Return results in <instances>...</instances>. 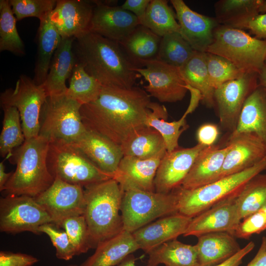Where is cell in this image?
Returning <instances> with one entry per match:
<instances>
[{
  "label": "cell",
  "mask_w": 266,
  "mask_h": 266,
  "mask_svg": "<svg viewBox=\"0 0 266 266\" xmlns=\"http://www.w3.org/2000/svg\"><path fill=\"white\" fill-rule=\"evenodd\" d=\"M219 134L217 125L205 123L197 130L196 137L199 144L208 147L215 144Z\"/></svg>",
  "instance_id": "48"
},
{
  "label": "cell",
  "mask_w": 266,
  "mask_h": 266,
  "mask_svg": "<svg viewBox=\"0 0 266 266\" xmlns=\"http://www.w3.org/2000/svg\"><path fill=\"white\" fill-rule=\"evenodd\" d=\"M93 1L95 5L90 32L119 42L140 25L138 19L121 6Z\"/></svg>",
  "instance_id": "16"
},
{
  "label": "cell",
  "mask_w": 266,
  "mask_h": 266,
  "mask_svg": "<svg viewBox=\"0 0 266 266\" xmlns=\"http://www.w3.org/2000/svg\"><path fill=\"white\" fill-rule=\"evenodd\" d=\"M161 40V37L140 24L119 43L134 66L142 67L146 62L157 59Z\"/></svg>",
  "instance_id": "30"
},
{
  "label": "cell",
  "mask_w": 266,
  "mask_h": 266,
  "mask_svg": "<svg viewBox=\"0 0 266 266\" xmlns=\"http://www.w3.org/2000/svg\"><path fill=\"white\" fill-rule=\"evenodd\" d=\"M244 29L248 30L257 38L266 40V12L251 19L245 24Z\"/></svg>",
  "instance_id": "49"
},
{
  "label": "cell",
  "mask_w": 266,
  "mask_h": 266,
  "mask_svg": "<svg viewBox=\"0 0 266 266\" xmlns=\"http://www.w3.org/2000/svg\"><path fill=\"white\" fill-rule=\"evenodd\" d=\"M60 228L66 233L77 255L85 253L92 248L87 224L83 215L66 219Z\"/></svg>",
  "instance_id": "43"
},
{
  "label": "cell",
  "mask_w": 266,
  "mask_h": 266,
  "mask_svg": "<svg viewBox=\"0 0 266 266\" xmlns=\"http://www.w3.org/2000/svg\"><path fill=\"white\" fill-rule=\"evenodd\" d=\"M206 52L224 57L243 73H259L265 64L266 40L242 30L219 25Z\"/></svg>",
  "instance_id": "6"
},
{
  "label": "cell",
  "mask_w": 266,
  "mask_h": 266,
  "mask_svg": "<svg viewBox=\"0 0 266 266\" xmlns=\"http://www.w3.org/2000/svg\"><path fill=\"white\" fill-rule=\"evenodd\" d=\"M48 97L43 84H37L26 75H21L14 88L0 94L1 105L16 107L20 114L26 139L38 135L42 107Z\"/></svg>",
  "instance_id": "10"
},
{
  "label": "cell",
  "mask_w": 266,
  "mask_h": 266,
  "mask_svg": "<svg viewBox=\"0 0 266 266\" xmlns=\"http://www.w3.org/2000/svg\"><path fill=\"white\" fill-rule=\"evenodd\" d=\"M201 98L197 94H192L189 105L182 117L177 121H166L168 112L164 105L155 102L150 103V109L146 122V125L156 130L162 136L167 152L179 147L178 140L182 133L186 130L189 126L186 118L193 112L198 106Z\"/></svg>",
  "instance_id": "25"
},
{
  "label": "cell",
  "mask_w": 266,
  "mask_h": 266,
  "mask_svg": "<svg viewBox=\"0 0 266 266\" xmlns=\"http://www.w3.org/2000/svg\"><path fill=\"white\" fill-rule=\"evenodd\" d=\"M150 96L139 87L102 86L95 100L82 105L80 113L86 128L120 145L146 125Z\"/></svg>",
  "instance_id": "1"
},
{
  "label": "cell",
  "mask_w": 266,
  "mask_h": 266,
  "mask_svg": "<svg viewBox=\"0 0 266 266\" xmlns=\"http://www.w3.org/2000/svg\"><path fill=\"white\" fill-rule=\"evenodd\" d=\"M187 85L198 90L202 103L208 108L215 107V89L212 86L207 69L205 52L196 51L183 66L179 67Z\"/></svg>",
  "instance_id": "35"
},
{
  "label": "cell",
  "mask_w": 266,
  "mask_h": 266,
  "mask_svg": "<svg viewBox=\"0 0 266 266\" xmlns=\"http://www.w3.org/2000/svg\"><path fill=\"white\" fill-rule=\"evenodd\" d=\"M180 28V34L196 51L206 52L220 25L215 17L199 13L182 0H171Z\"/></svg>",
  "instance_id": "17"
},
{
  "label": "cell",
  "mask_w": 266,
  "mask_h": 266,
  "mask_svg": "<svg viewBox=\"0 0 266 266\" xmlns=\"http://www.w3.org/2000/svg\"><path fill=\"white\" fill-rule=\"evenodd\" d=\"M242 133L255 134L266 146V88L264 86L258 85L248 97L237 127L230 135Z\"/></svg>",
  "instance_id": "29"
},
{
  "label": "cell",
  "mask_w": 266,
  "mask_h": 266,
  "mask_svg": "<svg viewBox=\"0 0 266 266\" xmlns=\"http://www.w3.org/2000/svg\"><path fill=\"white\" fill-rule=\"evenodd\" d=\"M83 215L92 248L124 230L121 206L124 191L111 178L84 188Z\"/></svg>",
  "instance_id": "4"
},
{
  "label": "cell",
  "mask_w": 266,
  "mask_h": 266,
  "mask_svg": "<svg viewBox=\"0 0 266 266\" xmlns=\"http://www.w3.org/2000/svg\"><path fill=\"white\" fill-rule=\"evenodd\" d=\"M94 1L58 0L49 17L62 38L76 37L89 31Z\"/></svg>",
  "instance_id": "19"
},
{
  "label": "cell",
  "mask_w": 266,
  "mask_h": 266,
  "mask_svg": "<svg viewBox=\"0 0 266 266\" xmlns=\"http://www.w3.org/2000/svg\"><path fill=\"white\" fill-rule=\"evenodd\" d=\"M206 146L198 143L190 148L166 152L157 169L154 180L155 192L170 193L181 186L199 153Z\"/></svg>",
  "instance_id": "15"
},
{
  "label": "cell",
  "mask_w": 266,
  "mask_h": 266,
  "mask_svg": "<svg viewBox=\"0 0 266 266\" xmlns=\"http://www.w3.org/2000/svg\"><path fill=\"white\" fill-rule=\"evenodd\" d=\"M265 64H266V59H265Z\"/></svg>",
  "instance_id": "59"
},
{
  "label": "cell",
  "mask_w": 266,
  "mask_h": 266,
  "mask_svg": "<svg viewBox=\"0 0 266 266\" xmlns=\"http://www.w3.org/2000/svg\"><path fill=\"white\" fill-rule=\"evenodd\" d=\"M195 245L199 266H214L228 260L241 248L235 237L228 232H215L200 235Z\"/></svg>",
  "instance_id": "28"
},
{
  "label": "cell",
  "mask_w": 266,
  "mask_h": 266,
  "mask_svg": "<svg viewBox=\"0 0 266 266\" xmlns=\"http://www.w3.org/2000/svg\"><path fill=\"white\" fill-rule=\"evenodd\" d=\"M263 0H220L214 4L215 18L221 25L242 30L260 14Z\"/></svg>",
  "instance_id": "34"
},
{
  "label": "cell",
  "mask_w": 266,
  "mask_h": 266,
  "mask_svg": "<svg viewBox=\"0 0 266 266\" xmlns=\"http://www.w3.org/2000/svg\"><path fill=\"white\" fill-rule=\"evenodd\" d=\"M140 249L132 233L123 230L100 242L93 254L80 266H115L128 256Z\"/></svg>",
  "instance_id": "27"
},
{
  "label": "cell",
  "mask_w": 266,
  "mask_h": 266,
  "mask_svg": "<svg viewBox=\"0 0 266 266\" xmlns=\"http://www.w3.org/2000/svg\"><path fill=\"white\" fill-rule=\"evenodd\" d=\"M195 52L180 33L172 32L161 37L157 59L179 68L188 62Z\"/></svg>",
  "instance_id": "40"
},
{
  "label": "cell",
  "mask_w": 266,
  "mask_h": 266,
  "mask_svg": "<svg viewBox=\"0 0 266 266\" xmlns=\"http://www.w3.org/2000/svg\"><path fill=\"white\" fill-rule=\"evenodd\" d=\"M56 0H10L9 3L17 20L27 17H36L41 21L54 9Z\"/></svg>",
  "instance_id": "44"
},
{
  "label": "cell",
  "mask_w": 266,
  "mask_h": 266,
  "mask_svg": "<svg viewBox=\"0 0 266 266\" xmlns=\"http://www.w3.org/2000/svg\"><path fill=\"white\" fill-rule=\"evenodd\" d=\"M176 14L166 0H150L140 24L156 35L163 37L172 32L180 33Z\"/></svg>",
  "instance_id": "36"
},
{
  "label": "cell",
  "mask_w": 266,
  "mask_h": 266,
  "mask_svg": "<svg viewBox=\"0 0 266 266\" xmlns=\"http://www.w3.org/2000/svg\"><path fill=\"white\" fill-rule=\"evenodd\" d=\"M147 254V266H199L195 245L185 244L177 239L164 243Z\"/></svg>",
  "instance_id": "33"
},
{
  "label": "cell",
  "mask_w": 266,
  "mask_h": 266,
  "mask_svg": "<svg viewBox=\"0 0 266 266\" xmlns=\"http://www.w3.org/2000/svg\"><path fill=\"white\" fill-rule=\"evenodd\" d=\"M49 145L48 140L38 135L15 149L11 156L16 169L3 190L6 195L35 198L52 184L55 178L47 163Z\"/></svg>",
  "instance_id": "3"
},
{
  "label": "cell",
  "mask_w": 266,
  "mask_h": 266,
  "mask_svg": "<svg viewBox=\"0 0 266 266\" xmlns=\"http://www.w3.org/2000/svg\"><path fill=\"white\" fill-rule=\"evenodd\" d=\"M13 172H6L5 166L2 162L0 163V191H3V188L12 174Z\"/></svg>",
  "instance_id": "53"
},
{
  "label": "cell",
  "mask_w": 266,
  "mask_h": 266,
  "mask_svg": "<svg viewBox=\"0 0 266 266\" xmlns=\"http://www.w3.org/2000/svg\"><path fill=\"white\" fill-rule=\"evenodd\" d=\"M62 38L49 16L40 21L37 32V52L33 80L37 84L45 82L53 55Z\"/></svg>",
  "instance_id": "31"
},
{
  "label": "cell",
  "mask_w": 266,
  "mask_h": 266,
  "mask_svg": "<svg viewBox=\"0 0 266 266\" xmlns=\"http://www.w3.org/2000/svg\"><path fill=\"white\" fill-rule=\"evenodd\" d=\"M124 156L148 159L167 152L165 141L156 130L145 126L131 134L121 145Z\"/></svg>",
  "instance_id": "32"
},
{
  "label": "cell",
  "mask_w": 266,
  "mask_h": 266,
  "mask_svg": "<svg viewBox=\"0 0 266 266\" xmlns=\"http://www.w3.org/2000/svg\"><path fill=\"white\" fill-rule=\"evenodd\" d=\"M266 230V215L263 209L242 219L233 235L235 238L249 239Z\"/></svg>",
  "instance_id": "46"
},
{
  "label": "cell",
  "mask_w": 266,
  "mask_h": 266,
  "mask_svg": "<svg viewBox=\"0 0 266 266\" xmlns=\"http://www.w3.org/2000/svg\"><path fill=\"white\" fill-rule=\"evenodd\" d=\"M34 198L50 216L53 224L59 228L66 219L84 213V188L59 178H55L47 189Z\"/></svg>",
  "instance_id": "14"
},
{
  "label": "cell",
  "mask_w": 266,
  "mask_h": 266,
  "mask_svg": "<svg viewBox=\"0 0 266 266\" xmlns=\"http://www.w3.org/2000/svg\"><path fill=\"white\" fill-rule=\"evenodd\" d=\"M246 266H266V236L262 237L257 254Z\"/></svg>",
  "instance_id": "52"
},
{
  "label": "cell",
  "mask_w": 266,
  "mask_h": 266,
  "mask_svg": "<svg viewBox=\"0 0 266 266\" xmlns=\"http://www.w3.org/2000/svg\"><path fill=\"white\" fill-rule=\"evenodd\" d=\"M258 84L266 88V64L258 73Z\"/></svg>",
  "instance_id": "54"
},
{
  "label": "cell",
  "mask_w": 266,
  "mask_h": 266,
  "mask_svg": "<svg viewBox=\"0 0 266 266\" xmlns=\"http://www.w3.org/2000/svg\"><path fill=\"white\" fill-rule=\"evenodd\" d=\"M70 78L69 87L65 94L69 98L82 105L95 100L100 95L103 86L78 63Z\"/></svg>",
  "instance_id": "38"
},
{
  "label": "cell",
  "mask_w": 266,
  "mask_h": 266,
  "mask_svg": "<svg viewBox=\"0 0 266 266\" xmlns=\"http://www.w3.org/2000/svg\"><path fill=\"white\" fill-rule=\"evenodd\" d=\"M47 166L54 178L84 188L111 178L70 143L49 142Z\"/></svg>",
  "instance_id": "8"
},
{
  "label": "cell",
  "mask_w": 266,
  "mask_h": 266,
  "mask_svg": "<svg viewBox=\"0 0 266 266\" xmlns=\"http://www.w3.org/2000/svg\"><path fill=\"white\" fill-rule=\"evenodd\" d=\"M75 37L62 38L52 59L43 85L48 97L65 95L67 89L66 82L71 77L77 64L73 51Z\"/></svg>",
  "instance_id": "26"
},
{
  "label": "cell",
  "mask_w": 266,
  "mask_h": 266,
  "mask_svg": "<svg viewBox=\"0 0 266 266\" xmlns=\"http://www.w3.org/2000/svg\"><path fill=\"white\" fill-rule=\"evenodd\" d=\"M229 148V145L221 147L216 144L204 148L197 156L181 187L196 189L217 180Z\"/></svg>",
  "instance_id": "24"
},
{
  "label": "cell",
  "mask_w": 266,
  "mask_h": 266,
  "mask_svg": "<svg viewBox=\"0 0 266 266\" xmlns=\"http://www.w3.org/2000/svg\"><path fill=\"white\" fill-rule=\"evenodd\" d=\"M235 199L220 202L192 218L183 235L198 237L215 232L233 234L241 221Z\"/></svg>",
  "instance_id": "20"
},
{
  "label": "cell",
  "mask_w": 266,
  "mask_h": 266,
  "mask_svg": "<svg viewBox=\"0 0 266 266\" xmlns=\"http://www.w3.org/2000/svg\"><path fill=\"white\" fill-rule=\"evenodd\" d=\"M235 201L241 220L264 208L266 205V173H260L252 178Z\"/></svg>",
  "instance_id": "37"
},
{
  "label": "cell",
  "mask_w": 266,
  "mask_h": 266,
  "mask_svg": "<svg viewBox=\"0 0 266 266\" xmlns=\"http://www.w3.org/2000/svg\"><path fill=\"white\" fill-rule=\"evenodd\" d=\"M135 258L132 254L128 256L117 266H136L135 265Z\"/></svg>",
  "instance_id": "55"
},
{
  "label": "cell",
  "mask_w": 266,
  "mask_h": 266,
  "mask_svg": "<svg viewBox=\"0 0 266 266\" xmlns=\"http://www.w3.org/2000/svg\"><path fill=\"white\" fill-rule=\"evenodd\" d=\"M164 155L148 159L124 156L113 178L123 191L139 190L155 192L154 180Z\"/></svg>",
  "instance_id": "22"
},
{
  "label": "cell",
  "mask_w": 266,
  "mask_h": 266,
  "mask_svg": "<svg viewBox=\"0 0 266 266\" xmlns=\"http://www.w3.org/2000/svg\"><path fill=\"white\" fill-rule=\"evenodd\" d=\"M121 212L124 230L133 233L156 219L178 212L177 195L175 190L168 194L125 191Z\"/></svg>",
  "instance_id": "9"
},
{
  "label": "cell",
  "mask_w": 266,
  "mask_h": 266,
  "mask_svg": "<svg viewBox=\"0 0 266 266\" xmlns=\"http://www.w3.org/2000/svg\"><path fill=\"white\" fill-rule=\"evenodd\" d=\"M192 218L178 212L158 219L132 233L140 249L146 253L183 235Z\"/></svg>",
  "instance_id": "21"
},
{
  "label": "cell",
  "mask_w": 266,
  "mask_h": 266,
  "mask_svg": "<svg viewBox=\"0 0 266 266\" xmlns=\"http://www.w3.org/2000/svg\"><path fill=\"white\" fill-rule=\"evenodd\" d=\"M258 85V73L249 72L215 89V107L223 130L230 133L235 131L245 101Z\"/></svg>",
  "instance_id": "12"
},
{
  "label": "cell",
  "mask_w": 266,
  "mask_h": 266,
  "mask_svg": "<svg viewBox=\"0 0 266 266\" xmlns=\"http://www.w3.org/2000/svg\"><path fill=\"white\" fill-rule=\"evenodd\" d=\"M266 215V205L262 208Z\"/></svg>",
  "instance_id": "57"
},
{
  "label": "cell",
  "mask_w": 266,
  "mask_h": 266,
  "mask_svg": "<svg viewBox=\"0 0 266 266\" xmlns=\"http://www.w3.org/2000/svg\"><path fill=\"white\" fill-rule=\"evenodd\" d=\"M4 115L0 135V154L2 157L12 155L14 149L25 141L20 116L13 106L1 105Z\"/></svg>",
  "instance_id": "39"
},
{
  "label": "cell",
  "mask_w": 266,
  "mask_h": 266,
  "mask_svg": "<svg viewBox=\"0 0 266 266\" xmlns=\"http://www.w3.org/2000/svg\"><path fill=\"white\" fill-rule=\"evenodd\" d=\"M266 170V156L255 165L208 185L193 189L181 186L175 190L178 213L193 218L228 200L236 198L244 185L254 176Z\"/></svg>",
  "instance_id": "5"
},
{
  "label": "cell",
  "mask_w": 266,
  "mask_h": 266,
  "mask_svg": "<svg viewBox=\"0 0 266 266\" xmlns=\"http://www.w3.org/2000/svg\"><path fill=\"white\" fill-rule=\"evenodd\" d=\"M205 60L210 83L215 89L228 81L240 77L244 73L222 56L205 52Z\"/></svg>",
  "instance_id": "42"
},
{
  "label": "cell",
  "mask_w": 266,
  "mask_h": 266,
  "mask_svg": "<svg viewBox=\"0 0 266 266\" xmlns=\"http://www.w3.org/2000/svg\"><path fill=\"white\" fill-rule=\"evenodd\" d=\"M77 62L102 86L131 88L141 75L119 43L91 32L75 38Z\"/></svg>",
  "instance_id": "2"
},
{
  "label": "cell",
  "mask_w": 266,
  "mask_h": 266,
  "mask_svg": "<svg viewBox=\"0 0 266 266\" xmlns=\"http://www.w3.org/2000/svg\"><path fill=\"white\" fill-rule=\"evenodd\" d=\"M135 71L148 82L144 90L161 102L182 100L188 91L179 67L156 59L144 63Z\"/></svg>",
  "instance_id": "13"
},
{
  "label": "cell",
  "mask_w": 266,
  "mask_h": 266,
  "mask_svg": "<svg viewBox=\"0 0 266 266\" xmlns=\"http://www.w3.org/2000/svg\"><path fill=\"white\" fill-rule=\"evenodd\" d=\"M53 223L41 226L39 229L40 233H44L50 238L56 249V257L60 260L69 261L77 255L75 250L64 230H61Z\"/></svg>",
  "instance_id": "45"
},
{
  "label": "cell",
  "mask_w": 266,
  "mask_h": 266,
  "mask_svg": "<svg viewBox=\"0 0 266 266\" xmlns=\"http://www.w3.org/2000/svg\"><path fill=\"white\" fill-rule=\"evenodd\" d=\"M150 0H126L121 6L125 10L134 14L139 23L143 18Z\"/></svg>",
  "instance_id": "50"
},
{
  "label": "cell",
  "mask_w": 266,
  "mask_h": 266,
  "mask_svg": "<svg viewBox=\"0 0 266 266\" xmlns=\"http://www.w3.org/2000/svg\"><path fill=\"white\" fill-rule=\"evenodd\" d=\"M66 266H77V265H75V264H70V265H67Z\"/></svg>",
  "instance_id": "58"
},
{
  "label": "cell",
  "mask_w": 266,
  "mask_h": 266,
  "mask_svg": "<svg viewBox=\"0 0 266 266\" xmlns=\"http://www.w3.org/2000/svg\"><path fill=\"white\" fill-rule=\"evenodd\" d=\"M82 105L65 94L48 97L40 117V135L49 142L71 144L86 132L80 113Z\"/></svg>",
  "instance_id": "7"
},
{
  "label": "cell",
  "mask_w": 266,
  "mask_h": 266,
  "mask_svg": "<svg viewBox=\"0 0 266 266\" xmlns=\"http://www.w3.org/2000/svg\"><path fill=\"white\" fill-rule=\"evenodd\" d=\"M259 12L260 14L266 12V0H263L259 8Z\"/></svg>",
  "instance_id": "56"
},
{
  "label": "cell",
  "mask_w": 266,
  "mask_h": 266,
  "mask_svg": "<svg viewBox=\"0 0 266 266\" xmlns=\"http://www.w3.org/2000/svg\"><path fill=\"white\" fill-rule=\"evenodd\" d=\"M16 19L8 0H0V51L21 56L25 47L16 27Z\"/></svg>",
  "instance_id": "41"
},
{
  "label": "cell",
  "mask_w": 266,
  "mask_h": 266,
  "mask_svg": "<svg viewBox=\"0 0 266 266\" xmlns=\"http://www.w3.org/2000/svg\"><path fill=\"white\" fill-rule=\"evenodd\" d=\"M230 146L218 179L247 169L266 156V146L254 133H242L229 135Z\"/></svg>",
  "instance_id": "18"
},
{
  "label": "cell",
  "mask_w": 266,
  "mask_h": 266,
  "mask_svg": "<svg viewBox=\"0 0 266 266\" xmlns=\"http://www.w3.org/2000/svg\"><path fill=\"white\" fill-rule=\"evenodd\" d=\"M254 247L255 243L253 241H250L233 256L214 266H239L242 263V259L254 249Z\"/></svg>",
  "instance_id": "51"
},
{
  "label": "cell",
  "mask_w": 266,
  "mask_h": 266,
  "mask_svg": "<svg viewBox=\"0 0 266 266\" xmlns=\"http://www.w3.org/2000/svg\"><path fill=\"white\" fill-rule=\"evenodd\" d=\"M38 261L36 257L27 254L0 252V266H32Z\"/></svg>",
  "instance_id": "47"
},
{
  "label": "cell",
  "mask_w": 266,
  "mask_h": 266,
  "mask_svg": "<svg viewBox=\"0 0 266 266\" xmlns=\"http://www.w3.org/2000/svg\"><path fill=\"white\" fill-rule=\"evenodd\" d=\"M104 173L113 177L124 157L120 145L105 136L87 129L71 143Z\"/></svg>",
  "instance_id": "23"
},
{
  "label": "cell",
  "mask_w": 266,
  "mask_h": 266,
  "mask_svg": "<svg viewBox=\"0 0 266 266\" xmlns=\"http://www.w3.org/2000/svg\"><path fill=\"white\" fill-rule=\"evenodd\" d=\"M53 223L47 212L28 196L6 195L0 200V230L17 233L30 232L40 233L39 228Z\"/></svg>",
  "instance_id": "11"
}]
</instances>
